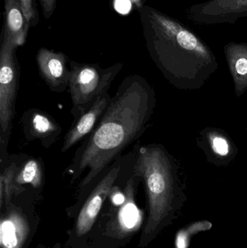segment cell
Returning a JSON list of instances; mask_svg holds the SVG:
<instances>
[{
	"label": "cell",
	"mask_w": 247,
	"mask_h": 248,
	"mask_svg": "<svg viewBox=\"0 0 247 248\" xmlns=\"http://www.w3.org/2000/svg\"><path fill=\"white\" fill-rule=\"evenodd\" d=\"M24 119L26 137L30 140H40L45 147L50 146L61 133L60 126L47 113L30 110L26 113Z\"/></svg>",
	"instance_id": "12"
},
{
	"label": "cell",
	"mask_w": 247,
	"mask_h": 248,
	"mask_svg": "<svg viewBox=\"0 0 247 248\" xmlns=\"http://www.w3.org/2000/svg\"><path fill=\"white\" fill-rule=\"evenodd\" d=\"M17 46L4 33L0 50V126L1 143L7 142L15 116L19 72L15 52Z\"/></svg>",
	"instance_id": "7"
},
{
	"label": "cell",
	"mask_w": 247,
	"mask_h": 248,
	"mask_svg": "<svg viewBox=\"0 0 247 248\" xmlns=\"http://www.w3.org/2000/svg\"><path fill=\"white\" fill-rule=\"evenodd\" d=\"M134 176L143 181L149 208L147 221L139 240V247L143 248L170 222L178 209L182 191L174 158L158 144L143 146L139 149Z\"/></svg>",
	"instance_id": "3"
},
{
	"label": "cell",
	"mask_w": 247,
	"mask_h": 248,
	"mask_svg": "<svg viewBox=\"0 0 247 248\" xmlns=\"http://www.w3.org/2000/svg\"><path fill=\"white\" fill-rule=\"evenodd\" d=\"M43 169L40 161L32 158L28 160L19 169L15 182L18 186L30 185L34 189H39L43 185Z\"/></svg>",
	"instance_id": "16"
},
{
	"label": "cell",
	"mask_w": 247,
	"mask_h": 248,
	"mask_svg": "<svg viewBox=\"0 0 247 248\" xmlns=\"http://www.w3.org/2000/svg\"><path fill=\"white\" fill-rule=\"evenodd\" d=\"M17 171V166L13 163L5 168L0 175V208L8 205L14 197L24 191L22 186H17L15 182Z\"/></svg>",
	"instance_id": "15"
},
{
	"label": "cell",
	"mask_w": 247,
	"mask_h": 248,
	"mask_svg": "<svg viewBox=\"0 0 247 248\" xmlns=\"http://www.w3.org/2000/svg\"><path fill=\"white\" fill-rule=\"evenodd\" d=\"M110 204L114 206H120L122 204L124 203L126 201V195L124 190H122L118 186L114 185L110 191V195L108 196Z\"/></svg>",
	"instance_id": "19"
},
{
	"label": "cell",
	"mask_w": 247,
	"mask_h": 248,
	"mask_svg": "<svg viewBox=\"0 0 247 248\" xmlns=\"http://www.w3.org/2000/svg\"><path fill=\"white\" fill-rule=\"evenodd\" d=\"M112 97L108 93L98 99L92 106L78 119L67 133L62 147V153H65L73 146L92 132L94 127L99 123L102 116L108 107Z\"/></svg>",
	"instance_id": "11"
},
{
	"label": "cell",
	"mask_w": 247,
	"mask_h": 248,
	"mask_svg": "<svg viewBox=\"0 0 247 248\" xmlns=\"http://www.w3.org/2000/svg\"><path fill=\"white\" fill-rule=\"evenodd\" d=\"M11 202L1 208L0 248H27L39 219L33 210Z\"/></svg>",
	"instance_id": "8"
},
{
	"label": "cell",
	"mask_w": 247,
	"mask_h": 248,
	"mask_svg": "<svg viewBox=\"0 0 247 248\" xmlns=\"http://www.w3.org/2000/svg\"><path fill=\"white\" fill-rule=\"evenodd\" d=\"M247 16V0H209L188 10V18L202 24L235 23Z\"/></svg>",
	"instance_id": "9"
},
{
	"label": "cell",
	"mask_w": 247,
	"mask_h": 248,
	"mask_svg": "<svg viewBox=\"0 0 247 248\" xmlns=\"http://www.w3.org/2000/svg\"><path fill=\"white\" fill-rule=\"evenodd\" d=\"M155 104V92L145 78L126 77L74 158L72 182L87 170L81 189L94 182L117 155L143 134Z\"/></svg>",
	"instance_id": "1"
},
{
	"label": "cell",
	"mask_w": 247,
	"mask_h": 248,
	"mask_svg": "<svg viewBox=\"0 0 247 248\" xmlns=\"http://www.w3.org/2000/svg\"><path fill=\"white\" fill-rule=\"evenodd\" d=\"M23 13L30 26H35L39 22V15L35 0H20Z\"/></svg>",
	"instance_id": "18"
},
{
	"label": "cell",
	"mask_w": 247,
	"mask_h": 248,
	"mask_svg": "<svg viewBox=\"0 0 247 248\" xmlns=\"http://www.w3.org/2000/svg\"><path fill=\"white\" fill-rule=\"evenodd\" d=\"M224 52L235 93L240 97L247 90V44L230 42L225 45Z\"/></svg>",
	"instance_id": "13"
},
{
	"label": "cell",
	"mask_w": 247,
	"mask_h": 248,
	"mask_svg": "<svg viewBox=\"0 0 247 248\" xmlns=\"http://www.w3.org/2000/svg\"><path fill=\"white\" fill-rule=\"evenodd\" d=\"M146 46L164 77L179 90L201 88L218 68L212 49L174 17L149 6L139 10Z\"/></svg>",
	"instance_id": "2"
},
{
	"label": "cell",
	"mask_w": 247,
	"mask_h": 248,
	"mask_svg": "<svg viewBox=\"0 0 247 248\" xmlns=\"http://www.w3.org/2000/svg\"><path fill=\"white\" fill-rule=\"evenodd\" d=\"M208 144L213 154L220 159L229 157L232 146L229 139L218 131H209L207 133Z\"/></svg>",
	"instance_id": "17"
},
{
	"label": "cell",
	"mask_w": 247,
	"mask_h": 248,
	"mask_svg": "<svg viewBox=\"0 0 247 248\" xmlns=\"http://www.w3.org/2000/svg\"><path fill=\"white\" fill-rule=\"evenodd\" d=\"M42 12L45 18L48 19L52 16L56 7L57 0H39Z\"/></svg>",
	"instance_id": "20"
},
{
	"label": "cell",
	"mask_w": 247,
	"mask_h": 248,
	"mask_svg": "<svg viewBox=\"0 0 247 248\" xmlns=\"http://www.w3.org/2000/svg\"><path fill=\"white\" fill-rule=\"evenodd\" d=\"M4 34L18 47L26 41L30 24L23 13L20 0H4Z\"/></svg>",
	"instance_id": "14"
},
{
	"label": "cell",
	"mask_w": 247,
	"mask_h": 248,
	"mask_svg": "<svg viewBox=\"0 0 247 248\" xmlns=\"http://www.w3.org/2000/svg\"><path fill=\"white\" fill-rule=\"evenodd\" d=\"M70 94L72 114L75 119L87 111L102 96L107 93L123 65L120 62L108 68L97 64L78 63L71 61Z\"/></svg>",
	"instance_id": "5"
},
{
	"label": "cell",
	"mask_w": 247,
	"mask_h": 248,
	"mask_svg": "<svg viewBox=\"0 0 247 248\" xmlns=\"http://www.w3.org/2000/svg\"><path fill=\"white\" fill-rule=\"evenodd\" d=\"M40 75L52 91L62 93L69 86L71 70L67 67V57L62 52H55L41 48L36 55Z\"/></svg>",
	"instance_id": "10"
},
{
	"label": "cell",
	"mask_w": 247,
	"mask_h": 248,
	"mask_svg": "<svg viewBox=\"0 0 247 248\" xmlns=\"http://www.w3.org/2000/svg\"><path fill=\"white\" fill-rule=\"evenodd\" d=\"M120 173V166L112 167L88 194L76 214L73 227L70 230L68 243L72 248H85L96 221Z\"/></svg>",
	"instance_id": "6"
},
{
	"label": "cell",
	"mask_w": 247,
	"mask_h": 248,
	"mask_svg": "<svg viewBox=\"0 0 247 248\" xmlns=\"http://www.w3.org/2000/svg\"><path fill=\"white\" fill-rule=\"evenodd\" d=\"M130 178L125 186L126 201L120 206L112 205L108 214L94 224L85 248H118L129 242L142 224V214L135 201L136 179Z\"/></svg>",
	"instance_id": "4"
}]
</instances>
